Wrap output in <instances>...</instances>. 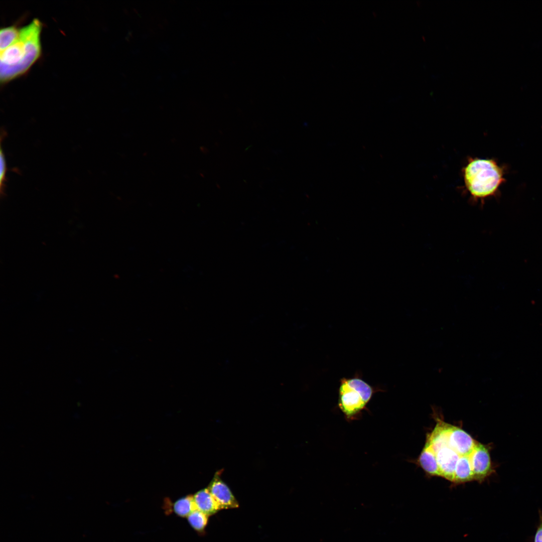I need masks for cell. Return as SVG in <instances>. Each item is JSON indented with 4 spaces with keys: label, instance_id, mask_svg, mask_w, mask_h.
Segmentation results:
<instances>
[{
    "label": "cell",
    "instance_id": "10",
    "mask_svg": "<svg viewBox=\"0 0 542 542\" xmlns=\"http://www.w3.org/2000/svg\"><path fill=\"white\" fill-rule=\"evenodd\" d=\"M209 516L202 512L195 510L188 517L187 519L190 526L196 531L202 533L207 525Z\"/></svg>",
    "mask_w": 542,
    "mask_h": 542
},
{
    "label": "cell",
    "instance_id": "7",
    "mask_svg": "<svg viewBox=\"0 0 542 542\" xmlns=\"http://www.w3.org/2000/svg\"><path fill=\"white\" fill-rule=\"evenodd\" d=\"M418 462L427 474L439 476L438 467L433 453L427 445H425L422 449Z\"/></svg>",
    "mask_w": 542,
    "mask_h": 542
},
{
    "label": "cell",
    "instance_id": "5",
    "mask_svg": "<svg viewBox=\"0 0 542 542\" xmlns=\"http://www.w3.org/2000/svg\"><path fill=\"white\" fill-rule=\"evenodd\" d=\"M208 489L221 509L237 508L239 504L229 487L216 474Z\"/></svg>",
    "mask_w": 542,
    "mask_h": 542
},
{
    "label": "cell",
    "instance_id": "11",
    "mask_svg": "<svg viewBox=\"0 0 542 542\" xmlns=\"http://www.w3.org/2000/svg\"><path fill=\"white\" fill-rule=\"evenodd\" d=\"M2 133L1 137V151H0V158H1V172H0V190L1 196L5 195V190L6 188V173L7 171V167L6 164V161L5 159V154L2 149V142L3 139L6 136V131L4 129H2Z\"/></svg>",
    "mask_w": 542,
    "mask_h": 542
},
{
    "label": "cell",
    "instance_id": "4",
    "mask_svg": "<svg viewBox=\"0 0 542 542\" xmlns=\"http://www.w3.org/2000/svg\"><path fill=\"white\" fill-rule=\"evenodd\" d=\"M490 446L478 443L472 458L475 481L482 482L495 472L490 454Z\"/></svg>",
    "mask_w": 542,
    "mask_h": 542
},
{
    "label": "cell",
    "instance_id": "6",
    "mask_svg": "<svg viewBox=\"0 0 542 542\" xmlns=\"http://www.w3.org/2000/svg\"><path fill=\"white\" fill-rule=\"evenodd\" d=\"M193 497L196 509L209 516L221 510L207 488L199 491L193 495Z\"/></svg>",
    "mask_w": 542,
    "mask_h": 542
},
{
    "label": "cell",
    "instance_id": "8",
    "mask_svg": "<svg viewBox=\"0 0 542 542\" xmlns=\"http://www.w3.org/2000/svg\"><path fill=\"white\" fill-rule=\"evenodd\" d=\"M195 510L193 495H188L178 499L173 506V510L175 514L182 517H187Z\"/></svg>",
    "mask_w": 542,
    "mask_h": 542
},
{
    "label": "cell",
    "instance_id": "12",
    "mask_svg": "<svg viewBox=\"0 0 542 542\" xmlns=\"http://www.w3.org/2000/svg\"><path fill=\"white\" fill-rule=\"evenodd\" d=\"M539 524L535 531L534 542H542V511L539 510Z\"/></svg>",
    "mask_w": 542,
    "mask_h": 542
},
{
    "label": "cell",
    "instance_id": "3",
    "mask_svg": "<svg viewBox=\"0 0 542 542\" xmlns=\"http://www.w3.org/2000/svg\"><path fill=\"white\" fill-rule=\"evenodd\" d=\"M382 391L364 381L360 373L352 377L341 378L339 380L338 405L348 421L361 418L362 412L367 410V405L373 394Z\"/></svg>",
    "mask_w": 542,
    "mask_h": 542
},
{
    "label": "cell",
    "instance_id": "9",
    "mask_svg": "<svg viewBox=\"0 0 542 542\" xmlns=\"http://www.w3.org/2000/svg\"><path fill=\"white\" fill-rule=\"evenodd\" d=\"M21 28L16 25H13L2 28L0 31V49L1 51L4 50L18 39Z\"/></svg>",
    "mask_w": 542,
    "mask_h": 542
},
{
    "label": "cell",
    "instance_id": "1",
    "mask_svg": "<svg viewBox=\"0 0 542 542\" xmlns=\"http://www.w3.org/2000/svg\"><path fill=\"white\" fill-rule=\"evenodd\" d=\"M42 24L34 19L21 28L18 39L1 51L0 80L6 83L26 73L40 58L42 53L41 34Z\"/></svg>",
    "mask_w": 542,
    "mask_h": 542
},
{
    "label": "cell",
    "instance_id": "2",
    "mask_svg": "<svg viewBox=\"0 0 542 542\" xmlns=\"http://www.w3.org/2000/svg\"><path fill=\"white\" fill-rule=\"evenodd\" d=\"M463 175L466 189L475 200L494 195L504 181L502 168L491 159L470 158Z\"/></svg>",
    "mask_w": 542,
    "mask_h": 542
}]
</instances>
